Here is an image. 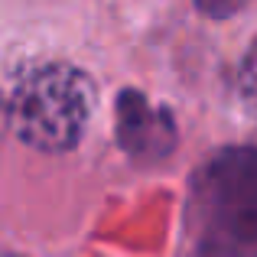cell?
<instances>
[{
	"instance_id": "obj_1",
	"label": "cell",
	"mask_w": 257,
	"mask_h": 257,
	"mask_svg": "<svg viewBox=\"0 0 257 257\" xmlns=\"http://www.w3.org/2000/svg\"><path fill=\"white\" fill-rule=\"evenodd\" d=\"M189 221L202 257H257V147L218 150L195 173Z\"/></svg>"
},
{
	"instance_id": "obj_2",
	"label": "cell",
	"mask_w": 257,
	"mask_h": 257,
	"mask_svg": "<svg viewBox=\"0 0 257 257\" xmlns=\"http://www.w3.org/2000/svg\"><path fill=\"white\" fill-rule=\"evenodd\" d=\"M94 107V88L72 65H43L23 75L10 94V124L23 144L43 153H65L82 140Z\"/></svg>"
},
{
	"instance_id": "obj_3",
	"label": "cell",
	"mask_w": 257,
	"mask_h": 257,
	"mask_svg": "<svg viewBox=\"0 0 257 257\" xmlns=\"http://www.w3.org/2000/svg\"><path fill=\"white\" fill-rule=\"evenodd\" d=\"M241 94H244L247 107L257 114V43L251 46L244 65H241Z\"/></svg>"
},
{
	"instance_id": "obj_4",
	"label": "cell",
	"mask_w": 257,
	"mask_h": 257,
	"mask_svg": "<svg viewBox=\"0 0 257 257\" xmlns=\"http://www.w3.org/2000/svg\"><path fill=\"white\" fill-rule=\"evenodd\" d=\"M244 4H247V0H195V7H199V10L205 13V17H215V20L238 13Z\"/></svg>"
}]
</instances>
